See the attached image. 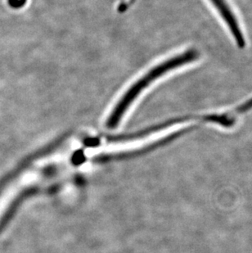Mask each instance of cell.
<instances>
[{"instance_id":"1","label":"cell","mask_w":252,"mask_h":253,"mask_svg":"<svg viewBox=\"0 0 252 253\" xmlns=\"http://www.w3.org/2000/svg\"><path fill=\"white\" fill-rule=\"evenodd\" d=\"M198 57V53L195 49H190L186 53H181L179 55L169 58V59L162 62L148 71L140 79L133 83L126 90V93L122 96V98L117 102V104L112 109L107 118L106 126L108 128H115L122 122L125 114L128 112L131 106L133 105L136 99L143 93V91L154 83L160 77H163L169 71L176 69L182 67L183 65L195 61Z\"/></svg>"},{"instance_id":"3","label":"cell","mask_w":252,"mask_h":253,"mask_svg":"<svg viewBox=\"0 0 252 253\" xmlns=\"http://www.w3.org/2000/svg\"><path fill=\"white\" fill-rule=\"evenodd\" d=\"M26 1L27 0H7V2L12 8H20L26 4Z\"/></svg>"},{"instance_id":"2","label":"cell","mask_w":252,"mask_h":253,"mask_svg":"<svg viewBox=\"0 0 252 253\" xmlns=\"http://www.w3.org/2000/svg\"><path fill=\"white\" fill-rule=\"evenodd\" d=\"M215 8L219 11V13L224 20L228 29L230 30L236 43H238V47L243 48L246 45L245 37L243 36V31L241 29L240 25L236 18L235 15L233 14L225 0H210Z\"/></svg>"}]
</instances>
